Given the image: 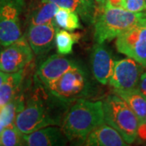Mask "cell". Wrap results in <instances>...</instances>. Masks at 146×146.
Returning <instances> with one entry per match:
<instances>
[{"mask_svg":"<svg viewBox=\"0 0 146 146\" xmlns=\"http://www.w3.org/2000/svg\"><path fill=\"white\" fill-rule=\"evenodd\" d=\"M104 122L102 102L78 99L64 116L62 129L68 141H83L95 127Z\"/></svg>","mask_w":146,"mask_h":146,"instance_id":"6da1fadb","label":"cell"},{"mask_svg":"<svg viewBox=\"0 0 146 146\" xmlns=\"http://www.w3.org/2000/svg\"><path fill=\"white\" fill-rule=\"evenodd\" d=\"M95 20L94 39L97 43L111 41L130 29L146 23V11L131 12L123 7L103 8Z\"/></svg>","mask_w":146,"mask_h":146,"instance_id":"7a4b0ae2","label":"cell"},{"mask_svg":"<svg viewBox=\"0 0 146 146\" xmlns=\"http://www.w3.org/2000/svg\"><path fill=\"white\" fill-rule=\"evenodd\" d=\"M102 105L105 123L118 131L128 145L132 144L138 137L140 124L132 110L116 94L106 97Z\"/></svg>","mask_w":146,"mask_h":146,"instance_id":"3957f363","label":"cell"},{"mask_svg":"<svg viewBox=\"0 0 146 146\" xmlns=\"http://www.w3.org/2000/svg\"><path fill=\"white\" fill-rule=\"evenodd\" d=\"M59 123L57 117L51 114V110L38 98L29 100L14 121L16 128L22 134H29L48 126L59 125Z\"/></svg>","mask_w":146,"mask_h":146,"instance_id":"277c9868","label":"cell"},{"mask_svg":"<svg viewBox=\"0 0 146 146\" xmlns=\"http://www.w3.org/2000/svg\"><path fill=\"white\" fill-rule=\"evenodd\" d=\"M88 84L85 72L77 65L49 84L46 88L50 94L57 99L68 102L85 95L88 90Z\"/></svg>","mask_w":146,"mask_h":146,"instance_id":"5b68a950","label":"cell"},{"mask_svg":"<svg viewBox=\"0 0 146 146\" xmlns=\"http://www.w3.org/2000/svg\"><path fill=\"white\" fill-rule=\"evenodd\" d=\"M25 0H0V46H7L22 36L21 15Z\"/></svg>","mask_w":146,"mask_h":146,"instance_id":"8992f818","label":"cell"},{"mask_svg":"<svg viewBox=\"0 0 146 146\" xmlns=\"http://www.w3.org/2000/svg\"><path fill=\"white\" fill-rule=\"evenodd\" d=\"M116 48L119 52L146 68V23L133 27L118 36Z\"/></svg>","mask_w":146,"mask_h":146,"instance_id":"52a82bcc","label":"cell"},{"mask_svg":"<svg viewBox=\"0 0 146 146\" xmlns=\"http://www.w3.org/2000/svg\"><path fill=\"white\" fill-rule=\"evenodd\" d=\"M33 58V51L31 46L27 38L22 36L0 51V70L10 74L23 72Z\"/></svg>","mask_w":146,"mask_h":146,"instance_id":"ba28073f","label":"cell"},{"mask_svg":"<svg viewBox=\"0 0 146 146\" xmlns=\"http://www.w3.org/2000/svg\"><path fill=\"white\" fill-rule=\"evenodd\" d=\"M145 68L130 58L115 62L110 84L114 90H130L138 88L141 74Z\"/></svg>","mask_w":146,"mask_h":146,"instance_id":"9c48e42d","label":"cell"},{"mask_svg":"<svg viewBox=\"0 0 146 146\" xmlns=\"http://www.w3.org/2000/svg\"><path fill=\"white\" fill-rule=\"evenodd\" d=\"M58 29L54 21L43 25H29L26 38L35 54H46L52 48Z\"/></svg>","mask_w":146,"mask_h":146,"instance_id":"30bf717a","label":"cell"},{"mask_svg":"<svg viewBox=\"0 0 146 146\" xmlns=\"http://www.w3.org/2000/svg\"><path fill=\"white\" fill-rule=\"evenodd\" d=\"M77 66L73 61L62 54H53L40 65L36 72L39 81L46 87L59 78L69 69Z\"/></svg>","mask_w":146,"mask_h":146,"instance_id":"8fae6325","label":"cell"},{"mask_svg":"<svg viewBox=\"0 0 146 146\" xmlns=\"http://www.w3.org/2000/svg\"><path fill=\"white\" fill-rule=\"evenodd\" d=\"M115 60L109 50L103 46V43L94 45L91 53V66L94 78L99 83H109L113 73Z\"/></svg>","mask_w":146,"mask_h":146,"instance_id":"7c38bea8","label":"cell"},{"mask_svg":"<svg viewBox=\"0 0 146 146\" xmlns=\"http://www.w3.org/2000/svg\"><path fill=\"white\" fill-rule=\"evenodd\" d=\"M24 145L29 146L64 145L68 141L62 128L48 126L41 129L23 134Z\"/></svg>","mask_w":146,"mask_h":146,"instance_id":"4fadbf2b","label":"cell"},{"mask_svg":"<svg viewBox=\"0 0 146 146\" xmlns=\"http://www.w3.org/2000/svg\"><path fill=\"white\" fill-rule=\"evenodd\" d=\"M83 143L84 145L90 146L128 145L119 132L105 122L95 127L86 136Z\"/></svg>","mask_w":146,"mask_h":146,"instance_id":"5bb4252c","label":"cell"},{"mask_svg":"<svg viewBox=\"0 0 146 146\" xmlns=\"http://www.w3.org/2000/svg\"><path fill=\"white\" fill-rule=\"evenodd\" d=\"M51 2L59 7L67 8L78 14L86 23H93L96 18V7L94 0H42Z\"/></svg>","mask_w":146,"mask_h":146,"instance_id":"9a60e30c","label":"cell"},{"mask_svg":"<svg viewBox=\"0 0 146 146\" xmlns=\"http://www.w3.org/2000/svg\"><path fill=\"white\" fill-rule=\"evenodd\" d=\"M115 94L125 102L135 113L139 123H141L146 116V97L138 88L130 90H114ZM140 125V124H139Z\"/></svg>","mask_w":146,"mask_h":146,"instance_id":"2e32d148","label":"cell"},{"mask_svg":"<svg viewBox=\"0 0 146 146\" xmlns=\"http://www.w3.org/2000/svg\"><path fill=\"white\" fill-rule=\"evenodd\" d=\"M58 7L54 3L41 0L40 4L31 12L29 25H43L51 22L54 19Z\"/></svg>","mask_w":146,"mask_h":146,"instance_id":"e0dca14e","label":"cell"},{"mask_svg":"<svg viewBox=\"0 0 146 146\" xmlns=\"http://www.w3.org/2000/svg\"><path fill=\"white\" fill-rule=\"evenodd\" d=\"M80 34L77 33H71L66 29H58L55 33L54 44L56 46L58 54L67 55L72 52L73 46L80 39Z\"/></svg>","mask_w":146,"mask_h":146,"instance_id":"ac0fdd59","label":"cell"},{"mask_svg":"<svg viewBox=\"0 0 146 146\" xmlns=\"http://www.w3.org/2000/svg\"><path fill=\"white\" fill-rule=\"evenodd\" d=\"M22 79V72L10 74L7 81L0 87V106H4L16 97Z\"/></svg>","mask_w":146,"mask_h":146,"instance_id":"d6986e66","label":"cell"},{"mask_svg":"<svg viewBox=\"0 0 146 146\" xmlns=\"http://www.w3.org/2000/svg\"><path fill=\"white\" fill-rule=\"evenodd\" d=\"M54 21L58 28L68 31H74L81 28L78 14L67 8L58 7Z\"/></svg>","mask_w":146,"mask_h":146,"instance_id":"ffe728a7","label":"cell"},{"mask_svg":"<svg viewBox=\"0 0 146 146\" xmlns=\"http://www.w3.org/2000/svg\"><path fill=\"white\" fill-rule=\"evenodd\" d=\"M25 105L16 97L2 106V112L0 115V123L3 127L14 123L16 115L24 108Z\"/></svg>","mask_w":146,"mask_h":146,"instance_id":"44dd1931","label":"cell"},{"mask_svg":"<svg viewBox=\"0 0 146 146\" xmlns=\"http://www.w3.org/2000/svg\"><path fill=\"white\" fill-rule=\"evenodd\" d=\"M24 145L23 134L14 123L3 127L0 132V145L16 146Z\"/></svg>","mask_w":146,"mask_h":146,"instance_id":"7402d4cb","label":"cell"},{"mask_svg":"<svg viewBox=\"0 0 146 146\" xmlns=\"http://www.w3.org/2000/svg\"><path fill=\"white\" fill-rule=\"evenodd\" d=\"M123 8L131 12L146 11V0H126Z\"/></svg>","mask_w":146,"mask_h":146,"instance_id":"603a6c76","label":"cell"},{"mask_svg":"<svg viewBox=\"0 0 146 146\" xmlns=\"http://www.w3.org/2000/svg\"><path fill=\"white\" fill-rule=\"evenodd\" d=\"M126 0H106L103 8L109 7H123L125 3Z\"/></svg>","mask_w":146,"mask_h":146,"instance_id":"cb8c5ba5","label":"cell"},{"mask_svg":"<svg viewBox=\"0 0 146 146\" xmlns=\"http://www.w3.org/2000/svg\"><path fill=\"white\" fill-rule=\"evenodd\" d=\"M138 89L146 97V68L141 74L140 81L138 84Z\"/></svg>","mask_w":146,"mask_h":146,"instance_id":"d4e9b609","label":"cell"},{"mask_svg":"<svg viewBox=\"0 0 146 146\" xmlns=\"http://www.w3.org/2000/svg\"><path fill=\"white\" fill-rule=\"evenodd\" d=\"M138 137H140L143 141H146V116L145 119L143 120V122L139 125Z\"/></svg>","mask_w":146,"mask_h":146,"instance_id":"484cf974","label":"cell"},{"mask_svg":"<svg viewBox=\"0 0 146 146\" xmlns=\"http://www.w3.org/2000/svg\"><path fill=\"white\" fill-rule=\"evenodd\" d=\"M10 76V73H7L0 70V87L5 83Z\"/></svg>","mask_w":146,"mask_h":146,"instance_id":"4316f807","label":"cell"},{"mask_svg":"<svg viewBox=\"0 0 146 146\" xmlns=\"http://www.w3.org/2000/svg\"><path fill=\"white\" fill-rule=\"evenodd\" d=\"M96 1V3L100 6V7L102 8V10L103 9V7H104L105 3H106V0H95Z\"/></svg>","mask_w":146,"mask_h":146,"instance_id":"83f0119b","label":"cell"},{"mask_svg":"<svg viewBox=\"0 0 146 146\" xmlns=\"http://www.w3.org/2000/svg\"><path fill=\"white\" fill-rule=\"evenodd\" d=\"M1 112H2V106H0V115H1Z\"/></svg>","mask_w":146,"mask_h":146,"instance_id":"f1b7e54d","label":"cell"},{"mask_svg":"<svg viewBox=\"0 0 146 146\" xmlns=\"http://www.w3.org/2000/svg\"><path fill=\"white\" fill-rule=\"evenodd\" d=\"M145 145H146V144H145Z\"/></svg>","mask_w":146,"mask_h":146,"instance_id":"f546056e","label":"cell"}]
</instances>
